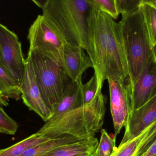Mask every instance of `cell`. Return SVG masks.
Listing matches in <instances>:
<instances>
[{
    "mask_svg": "<svg viewBox=\"0 0 156 156\" xmlns=\"http://www.w3.org/2000/svg\"><path fill=\"white\" fill-rule=\"evenodd\" d=\"M88 47L98 89L106 80L125 81L129 75L120 23L107 14L90 7L87 16Z\"/></svg>",
    "mask_w": 156,
    "mask_h": 156,
    "instance_id": "obj_1",
    "label": "cell"
},
{
    "mask_svg": "<svg viewBox=\"0 0 156 156\" xmlns=\"http://www.w3.org/2000/svg\"><path fill=\"white\" fill-rule=\"evenodd\" d=\"M105 110V98L102 89H99L90 103L67 112L57 119L48 120L37 132L49 139L66 135L83 139L94 138L102 130Z\"/></svg>",
    "mask_w": 156,
    "mask_h": 156,
    "instance_id": "obj_2",
    "label": "cell"
},
{
    "mask_svg": "<svg viewBox=\"0 0 156 156\" xmlns=\"http://www.w3.org/2000/svg\"><path fill=\"white\" fill-rule=\"evenodd\" d=\"M66 43L88 52L87 16L90 8L87 0L33 1Z\"/></svg>",
    "mask_w": 156,
    "mask_h": 156,
    "instance_id": "obj_3",
    "label": "cell"
},
{
    "mask_svg": "<svg viewBox=\"0 0 156 156\" xmlns=\"http://www.w3.org/2000/svg\"><path fill=\"white\" fill-rule=\"evenodd\" d=\"M122 28L131 86L156 54L152 46L143 13L140 8L132 13L122 16L119 22Z\"/></svg>",
    "mask_w": 156,
    "mask_h": 156,
    "instance_id": "obj_4",
    "label": "cell"
},
{
    "mask_svg": "<svg viewBox=\"0 0 156 156\" xmlns=\"http://www.w3.org/2000/svg\"><path fill=\"white\" fill-rule=\"evenodd\" d=\"M42 98L52 114L61 101L71 81L62 66L49 58L28 51Z\"/></svg>",
    "mask_w": 156,
    "mask_h": 156,
    "instance_id": "obj_5",
    "label": "cell"
},
{
    "mask_svg": "<svg viewBox=\"0 0 156 156\" xmlns=\"http://www.w3.org/2000/svg\"><path fill=\"white\" fill-rule=\"evenodd\" d=\"M29 49L44 55L61 65L63 49L66 42L50 22L38 15L28 30Z\"/></svg>",
    "mask_w": 156,
    "mask_h": 156,
    "instance_id": "obj_6",
    "label": "cell"
},
{
    "mask_svg": "<svg viewBox=\"0 0 156 156\" xmlns=\"http://www.w3.org/2000/svg\"><path fill=\"white\" fill-rule=\"evenodd\" d=\"M0 66L20 87L24 74L25 59L15 33L0 24Z\"/></svg>",
    "mask_w": 156,
    "mask_h": 156,
    "instance_id": "obj_7",
    "label": "cell"
},
{
    "mask_svg": "<svg viewBox=\"0 0 156 156\" xmlns=\"http://www.w3.org/2000/svg\"><path fill=\"white\" fill-rule=\"evenodd\" d=\"M110 108L116 138L122 128L125 127L133 111L132 86L127 78L125 81L108 80Z\"/></svg>",
    "mask_w": 156,
    "mask_h": 156,
    "instance_id": "obj_8",
    "label": "cell"
},
{
    "mask_svg": "<svg viewBox=\"0 0 156 156\" xmlns=\"http://www.w3.org/2000/svg\"><path fill=\"white\" fill-rule=\"evenodd\" d=\"M20 90L23 102L29 110L38 114L44 122L50 119L52 113L42 98L28 55L25 59V69Z\"/></svg>",
    "mask_w": 156,
    "mask_h": 156,
    "instance_id": "obj_9",
    "label": "cell"
},
{
    "mask_svg": "<svg viewBox=\"0 0 156 156\" xmlns=\"http://www.w3.org/2000/svg\"><path fill=\"white\" fill-rule=\"evenodd\" d=\"M156 122V95L140 108L133 111L120 145L131 141Z\"/></svg>",
    "mask_w": 156,
    "mask_h": 156,
    "instance_id": "obj_10",
    "label": "cell"
},
{
    "mask_svg": "<svg viewBox=\"0 0 156 156\" xmlns=\"http://www.w3.org/2000/svg\"><path fill=\"white\" fill-rule=\"evenodd\" d=\"M61 66L70 79L78 82H82L83 73L93 67L90 57L85 54L83 48L69 43L64 46Z\"/></svg>",
    "mask_w": 156,
    "mask_h": 156,
    "instance_id": "obj_11",
    "label": "cell"
},
{
    "mask_svg": "<svg viewBox=\"0 0 156 156\" xmlns=\"http://www.w3.org/2000/svg\"><path fill=\"white\" fill-rule=\"evenodd\" d=\"M133 111L156 95V53L132 85Z\"/></svg>",
    "mask_w": 156,
    "mask_h": 156,
    "instance_id": "obj_12",
    "label": "cell"
},
{
    "mask_svg": "<svg viewBox=\"0 0 156 156\" xmlns=\"http://www.w3.org/2000/svg\"><path fill=\"white\" fill-rule=\"evenodd\" d=\"M82 82L71 81L66 89L64 96L49 120H54L64 114L83 105L81 86Z\"/></svg>",
    "mask_w": 156,
    "mask_h": 156,
    "instance_id": "obj_13",
    "label": "cell"
},
{
    "mask_svg": "<svg viewBox=\"0 0 156 156\" xmlns=\"http://www.w3.org/2000/svg\"><path fill=\"white\" fill-rule=\"evenodd\" d=\"M98 144V139L94 137L62 147L43 156H75L83 153L94 152Z\"/></svg>",
    "mask_w": 156,
    "mask_h": 156,
    "instance_id": "obj_14",
    "label": "cell"
},
{
    "mask_svg": "<svg viewBox=\"0 0 156 156\" xmlns=\"http://www.w3.org/2000/svg\"><path fill=\"white\" fill-rule=\"evenodd\" d=\"M84 140L85 139L66 135L58 138L51 139L44 143L30 148L19 156H43L62 147Z\"/></svg>",
    "mask_w": 156,
    "mask_h": 156,
    "instance_id": "obj_15",
    "label": "cell"
},
{
    "mask_svg": "<svg viewBox=\"0 0 156 156\" xmlns=\"http://www.w3.org/2000/svg\"><path fill=\"white\" fill-rule=\"evenodd\" d=\"M51 139L43 137L36 132L12 146L1 149L0 156H19L28 149L44 143Z\"/></svg>",
    "mask_w": 156,
    "mask_h": 156,
    "instance_id": "obj_16",
    "label": "cell"
},
{
    "mask_svg": "<svg viewBox=\"0 0 156 156\" xmlns=\"http://www.w3.org/2000/svg\"><path fill=\"white\" fill-rule=\"evenodd\" d=\"M0 92L7 100L21 98L20 87L11 75L0 66Z\"/></svg>",
    "mask_w": 156,
    "mask_h": 156,
    "instance_id": "obj_17",
    "label": "cell"
},
{
    "mask_svg": "<svg viewBox=\"0 0 156 156\" xmlns=\"http://www.w3.org/2000/svg\"><path fill=\"white\" fill-rule=\"evenodd\" d=\"M150 126L133 140L119 145L111 156H137L139 149L145 141Z\"/></svg>",
    "mask_w": 156,
    "mask_h": 156,
    "instance_id": "obj_18",
    "label": "cell"
},
{
    "mask_svg": "<svg viewBox=\"0 0 156 156\" xmlns=\"http://www.w3.org/2000/svg\"><path fill=\"white\" fill-rule=\"evenodd\" d=\"M143 13L152 46H156V8L154 5L143 0L140 6Z\"/></svg>",
    "mask_w": 156,
    "mask_h": 156,
    "instance_id": "obj_19",
    "label": "cell"
},
{
    "mask_svg": "<svg viewBox=\"0 0 156 156\" xmlns=\"http://www.w3.org/2000/svg\"><path fill=\"white\" fill-rule=\"evenodd\" d=\"M116 138H111L105 129L101 130V139L94 156H111L116 149Z\"/></svg>",
    "mask_w": 156,
    "mask_h": 156,
    "instance_id": "obj_20",
    "label": "cell"
},
{
    "mask_svg": "<svg viewBox=\"0 0 156 156\" xmlns=\"http://www.w3.org/2000/svg\"><path fill=\"white\" fill-rule=\"evenodd\" d=\"M91 7L96 8L116 19L119 14L115 0H87Z\"/></svg>",
    "mask_w": 156,
    "mask_h": 156,
    "instance_id": "obj_21",
    "label": "cell"
},
{
    "mask_svg": "<svg viewBox=\"0 0 156 156\" xmlns=\"http://www.w3.org/2000/svg\"><path fill=\"white\" fill-rule=\"evenodd\" d=\"M99 89L98 88L97 78L95 75L85 84L81 86L83 105L90 103L96 96Z\"/></svg>",
    "mask_w": 156,
    "mask_h": 156,
    "instance_id": "obj_22",
    "label": "cell"
},
{
    "mask_svg": "<svg viewBox=\"0 0 156 156\" xmlns=\"http://www.w3.org/2000/svg\"><path fill=\"white\" fill-rule=\"evenodd\" d=\"M18 128V124L10 117L0 106V128L4 133L14 135Z\"/></svg>",
    "mask_w": 156,
    "mask_h": 156,
    "instance_id": "obj_23",
    "label": "cell"
},
{
    "mask_svg": "<svg viewBox=\"0 0 156 156\" xmlns=\"http://www.w3.org/2000/svg\"><path fill=\"white\" fill-rule=\"evenodd\" d=\"M115 2L118 12L123 16L138 10L143 0H115Z\"/></svg>",
    "mask_w": 156,
    "mask_h": 156,
    "instance_id": "obj_24",
    "label": "cell"
},
{
    "mask_svg": "<svg viewBox=\"0 0 156 156\" xmlns=\"http://www.w3.org/2000/svg\"><path fill=\"white\" fill-rule=\"evenodd\" d=\"M156 141V122L150 126L145 141L138 151L137 156H141L144 154Z\"/></svg>",
    "mask_w": 156,
    "mask_h": 156,
    "instance_id": "obj_25",
    "label": "cell"
},
{
    "mask_svg": "<svg viewBox=\"0 0 156 156\" xmlns=\"http://www.w3.org/2000/svg\"><path fill=\"white\" fill-rule=\"evenodd\" d=\"M141 156H156V141Z\"/></svg>",
    "mask_w": 156,
    "mask_h": 156,
    "instance_id": "obj_26",
    "label": "cell"
},
{
    "mask_svg": "<svg viewBox=\"0 0 156 156\" xmlns=\"http://www.w3.org/2000/svg\"><path fill=\"white\" fill-rule=\"evenodd\" d=\"M0 105L4 106H7L8 105V100L4 97L1 92H0Z\"/></svg>",
    "mask_w": 156,
    "mask_h": 156,
    "instance_id": "obj_27",
    "label": "cell"
},
{
    "mask_svg": "<svg viewBox=\"0 0 156 156\" xmlns=\"http://www.w3.org/2000/svg\"><path fill=\"white\" fill-rule=\"evenodd\" d=\"M95 151L94 152L83 153V154H80L77 155L75 156H94Z\"/></svg>",
    "mask_w": 156,
    "mask_h": 156,
    "instance_id": "obj_28",
    "label": "cell"
},
{
    "mask_svg": "<svg viewBox=\"0 0 156 156\" xmlns=\"http://www.w3.org/2000/svg\"><path fill=\"white\" fill-rule=\"evenodd\" d=\"M147 2L153 5L156 8V0H145Z\"/></svg>",
    "mask_w": 156,
    "mask_h": 156,
    "instance_id": "obj_29",
    "label": "cell"
},
{
    "mask_svg": "<svg viewBox=\"0 0 156 156\" xmlns=\"http://www.w3.org/2000/svg\"><path fill=\"white\" fill-rule=\"evenodd\" d=\"M0 133H4L3 132L2 130L0 128Z\"/></svg>",
    "mask_w": 156,
    "mask_h": 156,
    "instance_id": "obj_30",
    "label": "cell"
}]
</instances>
